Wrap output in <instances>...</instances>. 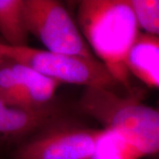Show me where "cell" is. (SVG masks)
<instances>
[{"mask_svg":"<svg viewBox=\"0 0 159 159\" xmlns=\"http://www.w3.org/2000/svg\"><path fill=\"white\" fill-rule=\"evenodd\" d=\"M77 20L91 51L119 85L133 95L126 58L141 31L130 1L82 0Z\"/></svg>","mask_w":159,"mask_h":159,"instance_id":"cell-1","label":"cell"},{"mask_svg":"<svg viewBox=\"0 0 159 159\" xmlns=\"http://www.w3.org/2000/svg\"><path fill=\"white\" fill-rule=\"evenodd\" d=\"M143 33L159 37V0H129Z\"/></svg>","mask_w":159,"mask_h":159,"instance_id":"cell-11","label":"cell"},{"mask_svg":"<svg viewBox=\"0 0 159 159\" xmlns=\"http://www.w3.org/2000/svg\"><path fill=\"white\" fill-rule=\"evenodd\" d=\"M14 63L20 81L15 107L41 110L51 106L59 83L27 66Z\"/></svg>","mask_w":159,"mask_h":159,"instance_id":"cell-7","label":"cell"},{"mask_svg":"<svg viewBox=\"0 0 159 159\" xmlns=\"http://www.w3.org/2000/svg\"><path fill=\"white\" fill-rule=\"evenodd\" d=\"M0 34L7 45L27 46L29 32L24 0H0Z\"/></svg>","mask_w":159,"mask_h":159,"instance_id":"cell-9","label":"cell"},{"mask_svg":"<svg viewBox=\"0 0 159 159\" xmlns=\"http://www.w3.org/2000/svg\"><path fill=\"white\" fill-rule=\"evenodd\" d=\"M19 88L15 63L6 58L0 63V100L9 106L15 107Z\"/></svg>","mask_w":159,"mask_h":159,"instance_id":"cell-12","label":"cell"},{"mask_svg":"<svg viewBox=\"0 0 159 159\" xmlns=\"http://www.w3.org/2000/svg\"><path fill=\"white\" fill-rule=\"evenodd\" d=\"M129 74L159 89V37L141 32L126 58Z\"/></svg>","mask_w":159,"mask_h":159,"instance_id":"cell-8","label":"cell"},{"mask_svg":"<svg viewBox=\"0 0 159 159\" xmlns=\"http://www.w3.org/2000/svg\"><path fill=\"white\" fill-rule=\"evenodd\" d=\"M29 34L52 52L96 58L80 30L61 3L55 0H24Z\"/></svg>","mask_w":159,"mask_h":159,"instance_id":"cell-4","label":"cell"},{"mask_svg":"<svg viewBox=\"0 0 159 159\" xmlns=\"http://www.w3.org/2000/svg\"><path fill=\"white\" fill-rule=\"evenodd\" d=\"M80 106L102 127L123 134L143 158L159 159V107L145 104L135 94L86 89Z\"/></svg>","mask_w":159,"mask_h":159,"instance_id":"cell-2","label":"cell"},{"mask_svg":"<svg viewBox=\"0 0 159 159\" xmlns=\"http://www.w3.org/2000/svg\"><path fill=\"white\" fill-rule=\"evenodd\" d=\"M104 128L53 123L20 142L11 159H91Z\"/></svg>","mask_w":159,"mask_h":159,"instance_id":"cell-5","label":"cell"},{"mask_svg":"<svg viewBox=\"0 0 159 159\" xmlns=\"http://www.w3.org/2000/svg\"><path fill=\"white\" fill-rule=\"evenodd\" d=\"M5 59H6V57H4V56H3V55H2V53H1V52H0V63H2V62H3V61H4V60H5Z\"/></svg>","mask_w":159,"mask_h":159,"instance_id":"cell-13","label":"cell"},{"mask_svg":"<svg viewBox=\"0 0 159 159\" xmlns=\"http://www.w3.org/2000/svg\"><path fill=\"white\" fill-rule=\"evenodd\" d=\"M0 52L7 59L27 66L59 84L113 91L119 86L108 69L97 58L52 52L28 45L13 47L1 42Z\"/></svg>","mask_w":159,"mask_h":159,"instance_id":"cell-3","label":"cell"},{"mask_svg":"<svg viewBox=\"0 0 159 159\" xmlns=\"http://www.w3.org/2000/svg\"><path fill=\"white\" fill-rule=\"evenodd\" d=\"M57 109L25 110L7 105L0 100V142H21L57 121Z\"/></svg>","mask_w":159,"mask_h":159,"instance_id":"cell-6","label":"cell"},{"mask_svg":"<svg viewBox=\"0 0 159 159\" xmlns=\"http://www.w3.org/2000/svg\"><path fill=\"white\" fill-rule=\"evenodd\" d=\"M104 128L91 159H142L132 142L119 131Z\"/></svg>","mask_w":159,"mask_h":159,"instance_id":"cell-10","label":"cell"}]
</instances>
